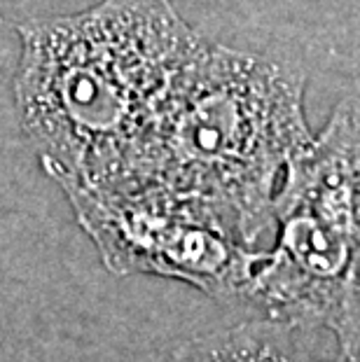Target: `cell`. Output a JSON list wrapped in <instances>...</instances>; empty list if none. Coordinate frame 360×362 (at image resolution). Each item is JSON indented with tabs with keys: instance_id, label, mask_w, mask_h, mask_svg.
Masks as SVG:
<instances>
[{
	"instance_id": "2",
	"label": "cell",
	"mask_w": 360,
	"mask_h": 362,
	"mask_svg": "<svg viewBox=\"0 0 360 362\" xmlns=\"http://www.w3.org/2000/svg\"><path fill=\"white\" fill-rule=\"evenodd\" d=\"M311 136L300 73L206 42L117 189L155 185L202 199L232 215L255 248L274 229L272 206L283 173Z\"/></svg>"
},
{
	"instance_id": "3",
	"label": "cell",
	"mask_w": 360,
	"mask_h": 362,
	"mask_svg": "<svg viewBox=\"0 0 360 362\" xmlns=\"http://www.w3.org/2000/svg\"><path fill=\"white\" fill-rule=\"evenodd\" d=\"M277 241L243 299L295 329H325L360 356V101L335 105L290 159L272 206Z\"/></svg>"
},
{
	"instance_id": "4",
	"label": "cell",
	"mask_w": 360,
	"mask_h": 362,
	"mask_svg": "<svg viewBox=\"0 0 360 362\" xmlns=\"http://www.w3.org/2000/svg\"><path fill=\"white\" fill-rule=\"evenodd\" d=\"M64 194L115 276H159L216 299L246 295L262 250L250 248L220 208L155 185Z\"/></svg>"
},
{
	"instance_id": "5",
	"label": "cell",
	"mask_w": 360,
	"mask_h": 362,
	"mask_svg": "<svg viewBox=\"0 0 360 362\" xmlns=\"http://www.w3.org/2000/svg\"><path fill=\"white\" fill-rule=\"evenodd\" d=\"M300 329L279 320H250L182 341L173 362H360V356L337 353L318 358L300 344Z\"/></svg>"
},
{
	"instance_id": "1",
	"label": "cell",
	"mask_w": 360,
	"mask_h": 362,
	"mask_svg": "<svg viewBox=\"0 0 360 362\" xmlns=\"http://www.w3.org/2000/svg\"><path fill=\"white\" fill-rule=\"evenodd\" d=\"M19 127L61 192L124 185L202 40L168 0H101L17 26Z\"/></svg>"
}]
</instances>
